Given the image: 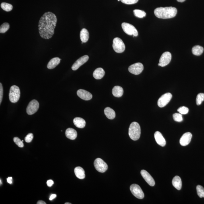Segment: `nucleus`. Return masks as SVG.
Returning a JSON list of instances; mask_svg holds the SVG:
<instances>
[{
  "label": "nucleus",
  "mask_w": 204,
  "mask_h": 204,
  "mask_svg": "<svg viewBox=\"0 0 204 204\" xmlns=\"http://www.w3.org/2000/svg\"><path fill=\"white\" fill-rule=\"evenodd\" d=\"M144 69V66L141 63L138 62L130 66L128 70L131 73L135 75L140 74Z\"/></svg>",
  "instance_id": "obj_10"
},
{
  "label": "nucleus",
  "mask_w": 204,
  "mask_h": 204,
  "mask_svg": "<svg viewBox=\"0 0 204 204\" xmlns=\"http://www.w3.org/2000/svg\"><path fill=\"white\" fill-rule=\"evenodd\" d=\"M204 48L203 47L200 45L194 46L192 48L193 54L196 56L201 55L203 53Z\"/></svg>",
  "instance_id": "obj_27"
},
{
  "label": "nucleus",
  "mask_w": 204,
  "mask_h": 204,
  "mask_svg": "<svg viewBox=\"0 0 204 204\" xmlns=\"http://www.w3.org/2000/svg\"><path fill=\"white\" fill-rule=\"evenodd\" d=\"M204 100V93H200L197 95L196 98V104L197 105H200Z\"/></svg>",
  "instance_id": "obj_32"
},
{
  "label": "nucleus",
  "mask_w": 204,
  "mask_h": 204,
  "mask_svg": "<svg viewBox=\"0 0 204 204\" xmlns=\"http://www.w3.org/2000/svg\"><path fill=\"white\" fill-rule=\"evenodd\" d=\"M65 204H71V203H65Z\"/></svg>",
  "instance_id": "obj_44"
},
{
  "label": "nucleus",
  "mask_w": 204,
  "mask_h": 204,
  "mask_svg": "<svg viewBox=\"0 0 204 204\" xmlns=\"http://www.w3.org/2000/svg\"><path fill=\"white\" fill-rule=\"evenodd\" d=\"M172 97V95L171 93H165L161 96L160 98L159 99L158 101V105L161 108L165 107L168 104Z\"/></svg>",
  "instance_id": "obj_9"
},
{
  "label": "nucleus",
  "mask_w": 204,
  "mask_h": 204,
  "mask_svg": "<svg viewBox=\"0 0 204 204\" xmlns=\"http://www.w3.org/2000/svg\"><path fill=\"white\" fill-rule=\"evenodd\" d=\"M130 190L134 196L139 199H143L145 195L140 187L137 184H132L131 186Z\"/></svg>",
  "instance_id": "obj_8"
},
{
  "label": "nucleus",
  "mask_w": 204,
  "mask_h": 204,
  "mask_svg": "<svg viewBox=\"0 0 204 204\" xmlns=\"http://www.w3.org/2000/svg\"><path fill=\"white\" fill-rule=\"evenodd\" d=\"M113 95L116 97H120L123 94V89L119 86H114L112 89Z\"/></svg>",
  "instance_id": "obj_24"
},
{
  "label": "nucleus",
  "mask_w": 204,
  "mask_h": 204,
  "mask_svg": "<svg viewBox=\"0 0 204 204\" xmlns=\"http://www.w3.org/2000/svg\"><path fill=\"white\" fill-rule=\"evenodd\" d=\"M104 114L107 118L113 120L115 118V112L112 109L109 107H106L104 109Z\"/></svg>",
  "instance_id": "obj_26"
},
{
  "label": "nucleus",
  "mask_w": 204,
  "mask_h": 204,
  "mask_svg": "<svg viewBox=\"0 0 204 204\" xmlns=\"http://www.w3.org/2000/svg\"><path fill=\"white\" fill-rule=\"evenodd\" d=\"M13 141L15 144L18 145L19 147H23L24 146L23 142L21 140L20 138L16 137L13 138Z\"/></svg>",
  "instance_id": "obj_35"
},
{
  "label": "nucleus",
  "mask_w": 204,
  "mask_h": 204,
  "mask_svg": "<svg viewBox=\"0 0 204 204\" xmlns=\"http://www.w3.org/2000/svg\"><path fill=\"white\" fill-rule=\"evenodd\" d=\"M47 184L48 186L51 187L52 186L53 184H54V182L52 180H48L47 181Z\"/></svg>",
  "instance_id": "obj_39"
},
{
  "label": "nucleus",
  "mask_w": 204,
  "mask_h": 204,
  "mask_svg": "<svg viewBox=\"0 0 204 204\" xmlns=\"http://www.w3.org/2000/svg\"><path fill=\"white\" fill-rule=\"evenodd\" d=\"M57 195L56 194H51V196H50V197L49 198V200H54V198H56L57 197Z\"/></svg>",
  "instance_id": "obj_40"
},
{
  "label": "nucleus",
  "mask_w": 204,
  "mask_h": 204,
  "mask_svg": "<svg viewBox=\"0 0 204 204\" xmlns=\"http://www.w3.org/2000/svg\"><path fill=\"white\" fill-rule=\"evenodd\" d=\"M77 94L80 98L84 100H90L92 98L91 93L83 89H79L78 90L77 92Z\"/></svg>",
  "instance_id": "obj_16"
},
{
  "label": "nucleus",
  "mask_w": 204,
  "mask_h": 204,
  "mask_svg": "<svg viewBox=\"0 0 204 204\" xmlns=\"http://www.w3.org/2000/svg\"><path fill=\"white\" fill-rule=\"evenodd\" d=\"M33 134L29 133L28 134L25 138V140L26 142H30L33 140Z\"/></svg>",
  "instance_id": "obj_37"
},
{
  "label": "nucleus",
  "mask_w": 204,
  "mask_h": 204,
  "mask_svg": "<svg viewBox=\"0 0 204 204\" xmlns=\"http://www.w3.org/2000/svg\"><path fill=\"white\" fill-rule=\"evenodd\" d=\"M10 28V25L8 23L5 22L3 23L0 27V33H5Z\"/></svg>",
  "instance_id": "obj_31"
},
{
  "label": "nucleus",
  "mask_w": 204,
  "mask_h": 204,
  "mask_svg": "<svg viewBox=\"0 0 204 204\" xmlns=\"http://www.w3.org/2000/svg\"><path fill=\"white\" fill-rule=\"evenodd\" d=\"M1 7L4 11L8 12L12 10L13 7L10 4L3 2L1 4Z\"/></svg>",
  "instance_id": "obj_28"
},
{
  "label": "nucleus",
  "mask_w": 204,
  "mask_h": 204,
  "mask_svg": "<svg viewBox=\"0 0 204 204\" xmlns=\"http://www.w3.org/2000/svg\"><path fill=\"white\" fill-rule=\"evenodd\" d=\"M155 16L160 19H167L175 17L177 15V8L173 7H159L155 10Z\"/></svg>",
  "instance_id": "obj_2"
},
{
  "label": "nucleus",
  "mask_w": 204,
  "mask_h": 204,
  "mask_svg": "<svg viewBox=\"0 0 204 204\" xmlns=\"http://www.w3.org/2000/svg\"><path fill=\"white\" fill-rule=\"evenodd\" d=\"M134 14L135 16L139 18H142L146 16V13L144 11L139 10H134Z\"/></svg>",
  "instance_id": "obj_29"
},
{
  "label": "nucleus",
  "mask_w": 204,
  "mask_h": 204,
  "mask_svg": "<svg viewBox=\"0 0 204 204\" xmlns=\"http://www.w3.org/2000/svg\"><path fill=\"white\" fill-rule=\"evenodd\" d=\"M39 108V103L38 101L35 100H32L27 106L26 112L29 115H32L38 110Z\"/></svg>",
  "instance_id": "obj_12"
},
{
  "label": "nucleus",
  "mask_w": 204,
  "mask_h": 204,
  "mask_svg": "<svg viewBox=\"0 0 204 204\" xmlns=\"http://www.w3.org/2000/svg\"><path fill=\"white\" fill-rule=\"evenodd\" d=\"M80 37L81 40L83 43L87 42L89 40V32L86 29H83L80 32Z\"/></svg>",
  "instance_id": "obj_25"
},
{
  "label": "nucleus",
  "mask_w": 204,
  "mask_h": 204,
  "mask_svg": "<svg viewBox=\"0 0 204 204\" xmlns=\"http://www.w3.org/2000/svg\"><path fill=\"white\" fill-rule=\"evenodd\" d=\"M9 97L10 100L12 103H16L19 101L20 97V90L18 87L16 86L11 87Z\"/></svg>",
  "instance_id": "obj_4"
},
{
  "label": "nucleus",
  "mask_w": 204,
  "mask_h": 204,
  "mask_svg": "<svg viewBox=\"0 0 204 204\" xmlns=\"http://www.w3.org/2000/svg\"><path fill=\"white\" fill-rule=\"evenodd\" d=\"M76 177L80 179H83L85 177V171L82 167H77L74 170Z\"/></svg>",
  "instance_id": "obj_23"
},
{
  "label": "nucleus",
  "mask_w": 204,
  "mask_h": 204,
  "mask_svg": "<svg viewBox=\"0 0 204 204\" xmlns=\"http://www.w3.org/2000/svg\"><path fill=\"white\" fill-rule=\"evenodd\" d=\"M73 123L75 126L79 128H84L86 125V122L83 118L76 117L74 119Z\"/></svg>",
  "instance_id": "obj_19"
},
{
  "label": "nucleus",
  "mask_w": 204,
  "mask_h": 204,
  "mask_svg": "<svg viewBox=\"0 0 204 204\" xmlns=\"http://www.w3.org/2000/svg\"><path fill=\"white\" fill-rule=\"evenodd\" d=\"M113 48L114 51L117 53L123 52L125 50V45L121 39L116 37L113 41Z\"/></svg>",
  "instance_id": "obj_5"
},
{
  "label": "nucleus",
  "mask_w": 204,
  "mask_h": 204,
  "mask_svg": "<svg viewBox=\"0 0 204 204\" xmlns=\"http://www.w3.org/2000/svg\"><path fill=\"white\" fill-rule=\"evenodd\" d=\"M0 182H1V185L2 184V181H1V180H0Z\"/></svg>",
  "instance_id": "obj_45"
},
{
  "label": "nucleus",
  "mask_w": 204,
  "mask_h": 204,
  "mask_svg": "<svg viewBox=\"0 0 204 204\" xmlns=\"http://www.w3.org/2000/svg\"><path fill=\"white\" fill-rule=\"evenodd\" d=\"M128 135L133 140H138L141 135V128L138 123L134 122L130 125L128 129Z\"/></svg>",
  "instance_id": "obj_3"
},
{
  "label": "nucleus",
  "mask_w": 204,
  "mask_h": 204,
  "mask_svg": "<svg viewBox=\"0 0 204 204\" xmlns=\"http://www.w3.org/2000/svg\"><path fill=\"white\" fill-rule=\"evenodd\" d=\"M105 72L104 69L101 68H98L94 71L93 73V76L95 79H100L104 76Z\"/></svg>",
  "instance_id": "obj_20"
},
{
  "label": "nucleus",
  "mask_w": 204,
  "mask_h": 204,
  "mask_svg": "<svg viewBox=\"0 0 204 204\" xmlns=\"http://www.w3.org/2000/svg\"><path fill=\"white\" fill-rule=\"evenodd\" d=\"M173 117L174 121L177 122H180L183 121L182 114L180 113H175L173 114Z\"/></svg>",
  "instance_id": "obj_33"
},
{
  "label": "nucleus",
  "mask_w": 204,
  "mask_h": 204,
  "mask_svg": "<svg viewBox=\"0 0 204 204\" xmlns=\"http://www.w3.org/2000/svg\"><path fill=\"white\" fill-rule=\"evenodd\" d=\"M118 1H120V0H118Z\"/></svg>",
  "instance_id": "obj_46"
},
{
  "label": "nucleus",
  "mask_w": 204,
  "mask_h": 204,
  "mask_svg": "<svg viewBox=\"0 0 204 204\" xmlns=\"http://www.w3.org/2000/svg\"><path fill=\"white\" fill-rule=\"evenodd\" d=\"M171 58L172 55L170 52L167 51L163 53L159 60V66L162 67L166 66L170 62Z\"/></svg>",
  "instance_id": "obj_11"
},
{
  "label": "nucleus",
  "mask_w": 204,
  "mask_h": 204,
  "mask_svg": "<svg viewBox=\"0 0 204 204\" xmlns=\"http://www.w3.org/2000/svg\"><path fill=\"white\" fill-rule=\"evenodd\" d=\"M37 204H46V203L45 202H44V201H42V200H40L38 201V202H37Z\"/></svg>",
  "instance_id": "obj_42"
},
{
  "label": "nucleus",
  "mask_w": 204,
  "mask_h": 204,
  "mask_svg": "<svg viewBox=\"0 0 204 204\" xmlns=\"http://www.w3.org/2000/svg\"><path fill=\"white\" fill-rule=\"evenodd\" d=\"M192 138V134L190 132L184 134L180 140V144L182 146H186L189 144Z\"/></svg>",
  "instance_id": "obj_15"
},
{
  "label": "nucleus",
  "mask_w": 204,
  "mask_h": 204,
  "mask_svg": "<svg viewBox=\"0 0 204 204\" xmlns=\"http://www.w3.org/2000/svg\"><path fill=\"white\" fill-rule=\"evenodd\" d=\"M57 19L56 16L51 12H45L39 21L38 28L40 37L48 40L54 34Z\"/></svg>",
  "instance_id": "obj_1"
},
{
  "label": "nucleus",
  "mask_w": 204,
  "mask_h": 204,
  "mask_svg": "<svg viewBox=\"0 0 204 204\" xmlns=\"http://www.w3.org/2000/svg\"><path fill=\"white\" fill-rule=\"evenodd\" d=\"M94 165L95 168L99 172L104 173L108 169V167L106 162L100 158H97L95 160Z\"/></svg>",
  "instance_id": "obj_7"
},
{
  "label": "nucleus",
  "mask_w": 204,
  "mask_h": 204,
  "mask_svg": "<svg viewBox=\"0 0 204 204\" xmlns=\"http://www.w3.org/2000/svg\"><path fill=\"white\" fill-rule=\"evenodd\" d=\"M197 193L200 198L204 197V188L202 186L198 185L196 188Z\"/></svg>",
  "instance_id": "obj_30"
},
{
  "label": "nucleus",
  "mask_w": 204,
  "mask_h": 204,
  "mask_svg": "<svg viewBox=\"0 0 204 204\" xmlns=\"http://www.w3.org/2000/svg\"><path fill=\"white\" fill-rule=\"evenodd\" d=\"M7 181L8 183L12 184V177H9L7 178Z\"/></svg>",
  "instance_id": "obj_41"
},
{
  "label": "nucleus",
  "mask_w": 204,
  "mask_h": 204,
  "mask_svg": "<svg viewBox=\"0 0 204 204\" xmlns=\"http://www.w3.org/2000/svg\"><path fill=\"white\" fill-rule=\"evenodd\" d=\"M65 135L67 138L71 140H74L77 136V132L73 128H68L65 131Z\"/></svg>",
  "instance_id": "obj_18"
},
{
  "label": "nucleus",
  "mask_w": 204,
  "mask_h": 204,
  "mask_svg": "<svg viewBox=\"0 0 204 204\" xmlns=\"http://www.w3.org/2000/svg\"><path fill=\"white\" fill-rule=\"evenodd\" d=\"M154 137L158 144L162 147L165 146L166 144L165 139L160 132L156 131L155 132Z\"/></svg>",
  "instance_id": "obj_17"
},
{
  "label": "nucleus",
  "mask_w": 204,
  "mask_h": 204,
  "mask_svg": "<svg viewBox=\"0 0 204 204\" xmlns=\"http://www.w3.org/2000/svg\"><path fill=\"white\" fill-rule=\"evenodd\" d=\"M141 174L142 177L149 185L151 186H154L155 184L154 180L153 177L146 170H141Z\"/></svg>",
  "instance_id": "obj_14"
},
{
  "label": "nucleus",
  "mask_w": 204,
  "mask_h": 204,
  "mask_svg": "<svg viewBox=\"0 0 204 204\" xmlns=\"http://www.w3.org/2000/svg\"><path fill=\"white\" fill-rule=\"evenodd\" d=\"M3 96V89L2 84L1 83H0V104H1L2 103Z\"/></svg>",
  "instance_id": "obj_38"
},
{
  "label": "nucleus",
  "mask_w": 204,
  "mask_h": 204,
  "mask_svg": "<svg viewBox=\"0 0 204 204\" xmlns=\"http://www.w3.org/2000/svg\"><path fill=\"white\" fill-rule=\"evenodd\" d=\"M123 3L128 4V5H131L136 3L138 1V0H120Z\"/></svg>",
  "instance_id": "obj_36"
},
{
  "label": "nucleus",
  "mask_w": 204,
  "mask_h": 204,
  "mask_svg": "<svg viewBox=\"0 0 204 204\" xmlns=\"http://www.w3.org/2000/svg\"><path fill=\"white\" fill-rule=\"evenodd\" d=\"M189 110L188 107H185V106L180 107L177 110V111L179 113L182 114H188Z\"/></svg>",
  "instance_id": "obj_34"
},
{
  "label": "nucleus",
  "mask_w": 204,
  "mask_h": 204,
  "mask_svg": "<svg viewBox=\"0 0 204 204\" xmlns=\"http://www.w3.org/2000/svg\"><path fill=\"white\" fill-rule=\"evenodd\" d=\"M172 183L173 186L176 189L180 190L182 187V181L181 178L178 176H176L173 179Z\"/></svg>",
  "instance_id": "obj_21"
},
{
  "label": "nucleus",
  "mask_w": 204,
  "mask_h": 204,
  "mask_svg": "<svg viewBox=\"0 0 204 204\" xmlns=\"http://www.w3.org/2000/svg\"><path fill=\"white\" fill-rule=\"evenodd\" d=\"M89 59V57L87 55H84L79 58L74 63L72 67L73 70H76L81 66L84 64Z\"/></svg>",
  "instance_id": "obj_13"
},
{
  "label": "nucleus",
  "mask_w": 204,
  "mask_h": 204,
  "mask_svg": "<svg viewBox=\"0 0 204 204\" xmlns=\"http://www.w3.org/2000/svg\"><path fill=\"white\" fill-rule=\"evenodd\" d=\"M185 1L186 0H177V1H178V2H184V1Z\"/></svg>",
  "instance_id": "obj_43"
},
{
  "label": "nucleus",
  "mask_w": 204,
  "mask_h": 204,
  "mask_svg": "<svg viewBox=\"0 0 204 204\" xmlns=\"http://www.w3.org/2000/svg\"><path fill=\"white\" fill-rule=\"evenodd\" d=\"M61 60V59L58 57L52 59L49 62L47 65V68L49 69H54L60 63Z\"/></svg>",
  "instance_id": "obj_22"
},
{
  "label": "nucleus",
  "mask_w": 204,
  "mask_h": 204,
  "mask_svg": "<svg viewBox=\"0 0 204 204\" xmlns=\"http://www.w3.org/2000/svg\"><path fill=\"white\" fill-rule=\"evenodd\" d=\"M122 28L124 32L126 34L129 35H133L134 36H138V32L135 27L133 25L126 22H123L121 25Z\"/></svg>",
  "instance_id": "obj_6"
}]
</instances>
